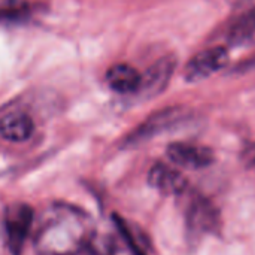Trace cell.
<instances>
[{
  "mask_svg": "<svg viewBox=\"0 0 255 255\" xmlns=\"http://www.w3.org/2000/svg\"><path fill=\"white\" fill-rule=\"evenodd\" d=\"M227 40L233 46H241L255 40V6L248 7L233 19L227 31Z\"/></svg>",
  "mask_w": 255,
  "mask_h": 255,
  "instance_id": "obj_11",
  "label": "cell"
},
{
  "mask_svg": "<svg viewBox=\"0 0 255 255\" xmlns=\"http://www.w3.org/2000/svg\"><path fill=\"white\" fill-rule=\"evenodd\" d=\"M221 217L218 208L203 196H194L187 209V229L194 236L217 233Z\"/></svg>",
  "mask_w": 255,
  "mask_h": 255,
  "instance_id": "obj_6",
  "label": "cell"
},
{
  "mask_svg": "<svg viewBox=\"0 0 255 255\" xmlns=\"http://www.w3.org/2000/svg\"><path fill=\"white\" fill-rule=\"evenodd\" d=\"M140 73L130 64H115L106 72L108 85L120 94H133L140 84Z\"/></svg>",
  "mask_w": 255,
  "mask_h": 255,
  "instance_id": "obj_10",
  "label": "cell"
},
{
  "mask_svg": "<svg viewBox=\"0 0 255 255\" xmlns=\"http://www.w3.org/2000/svg\"><path fill=\"white\" fill-rule=\"evenodd\" d=\"M73 255H109V253H108L106 250L97 247V245L94 244V241H93V242H90L87 247H84L82 250H79L78 253H75Z\"/></svg>",
  "mask_w": 255,
  "mask_h": 255,
  "instance_id": "obj_12",
  "label": "cell"
},
{
  "mask_svg": "<svg viewBox=\"0 0 255 255\" xmlns=\"http://www.w3.org/2000/svg\"><path fill=\"white\" fill-rule=\"evenodd\" d=\"M176 57L175 55H164L160 60H157L142 76H140V84L137 90L133 93V96L137 100H149L161 94L176 69Z\"/></svg>",
  "mask_w": 255,
  "mask_h": 255,
  "instance_id": "obj_3",
  "label": "cell"
},
{
  "mask_svg": "<svg viewBox=\"0 0 255 255\" xmlns=\"http://www.w3.org/2000/svg\"><path fill=\"white\" fill-rule=\"evenodd\" d=\"M169 160L185 169H205L215 161V154L211 148L188 143V142H175L167 146Z\"/></svg>",
  "mask_w": 255,
  "mask_h": 255,
  "instance_id": "obj_7",
  "label": "cell"
},
{
  "mask_svg": "<svg viewBox=\"0 0 255 255\" xmlns=\"http://www.w3.org/2000/svg\"><path fill=\"white\" fill-rule=\"evenodd\" d=\"M148 182L152 188L167 196L182 194L188 187L187 178L164 163H157L151 167L148 173Z\"/></svg>",
  "mask_w": 255,
  "mask_h": 255,
  "instance_id": "obj_8",
  "label": "cell"
},
{
  "mask_svg": "<svg viewBox=\"0 0 255 255\" xmlns=\"http://www.w3.org/2000/svg\"><path fill=\"white\" fill-rule=\"evenodd\" d=\"M230 4H242V3H245V1H248V0H227Z\"/></svg>",
  "mask_w": 255,
  "mask_h": 255,
  "instance_id": "obj_14",
  "label": "cell"
},
{
  "mask_svg": "<svg viewBox=\"0 0 255 255\" xmlns=\"http://www.w3.org/2000/svg\"><path fill=\"white\" fill-rule=\"evenodd\" d=\"M236 70L238 72H251V70H255V54L254 55H251V57H248L245 61H242L241 64H238L236 66Z\"/></svg>",
  "mask_w": 255,
  "mask_h": 255,
  "instance_id": "obj_13",
  "label": "cell"
},
{
  "mask_svg": "<svg viewBox=\"0 0 255 255\" xmlns=\"http://www.w3.org/2000/svg\"><path fill=\"white\" fill-rule=\"evenodd\" d=\"M190 118V111L182 106H170L152 114L145 123H142L127 139L128 143H139L151 139L166 130L175 128Z\"/></svg>",
  "mask_w": 255,
  "mask_h": 255,
  "instance_id": "obj_2",
  "label": "cell"
},
{
  "mask_svg": "<svg viewBox=\"0 0 255 255\" xmlns=\"http://www.w3.org/2000/svg\"><path fill=\"white\" fill-rule=\"evenodd\" d=\"M34 131V123L24 112H10L0 118V136L9 142H24Z\"/></svg>",
  "mask_w": 255,
  "mask_h": 255,
  "instance_id": "obj_9",
  "label": "cell"
},
{
  "mask_svg": "<svg viewBox=\"0 0 255 255\" xmlns=\"http://www.w3.org/2000/svg\"><path fill=\"white\" fill-rule=\"evenodd\" d=\"M230 61V52L224 46L206 48L190 58L185 66V79L188 82H200L224 69Z\"/></svg>",
  "mask_w": 255,
  "mask_h": 255,
  "instance_id": "obj_5",
  "label": "cell"
},
{
  "mask_svg": "<svg viewBox=\"0 0 255 255\" xmlns=\"http://www.w3.org/2000/svg\"><path fill=\"white\" fill-rule=\"evenodd\" d=\"M91 217L82 209L54 203L39 217L34 248L39 255H73L94 241Z\"/></svg>",
  "mask_w": 255,
  "mask_h": 255,
  "instance_id": "obj_1",
  "label": "cell"
},
{
  "mask_svg": "<svg viewBox=\"0 0 255 255\" xmlns=\"http://www.w3.org/2000/svg\"><path fill=\"white\" fill-rule=\"evenodd\" d=\"M34 212L28 205L15 203L7 206L4 212V230L7 247L12 255H19L22 245L33 227Z\"/></svg>",
  "mask_w": 255,
  "mask_h": 255,
  "instance_id": "obj_4",
  "label": "cell"
}]
</instances>
